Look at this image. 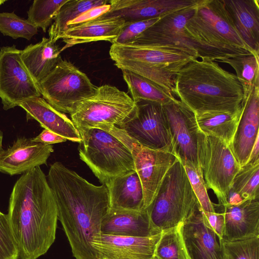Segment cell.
<instances>
[{
	"label": "cell",
	"mask_w": 259,
	"mask_h": 259,
	"mask_svg": "<svg viewBox=\"0 0 259 259\" xmlns=\"http://www.w3.org/2000/svg\"><path fill=\"white\" fill-rule=\"evenodd\" d=\"M7 216L19 259H37L48 251L55 240L58 220L54 198L40 166L23 174L15 183Z\"/></svg>",
	"instance_id": "2"
},
{
	"label": "cell",
	"mask_w": 259,
	"mask_h": 259,
	"mask_svg": "<svg viewBox=\"0 0 259 259\" xmlns=\"http://www.w3.org/2000/svg\"><path fill=\"white\" fill-rule=\"evenodd\" d=\"M78 131L79 157L102 184L135 170L131 151L115 137L96 128Z\"/></svg>",
	"instance_id": "5"
},
{
	"label": "cell",
	"mask_w": 259,
	"mask_h": 259,
	"mask_svg": "<svg viewBox=\"0 0 259 259\" xmlns=\"http://www.w3.org/2000/svg\"><path fill=\"white\" fill-rule=\"evenodd\" d=\"M185 31L191 46L196 51L198 58L202 59L215 62L223 59L252 54L216 38L193 16L186 24Z\"/></svg>",
	"instance_id": "22"
},
{
	"label": "cell",
	"mask_w": 259,
	"mask_h": 259,
	"mask_svg": "<svg viewBox=\"0 0 259 259\" xmlns=\"http://www.w3.org/2000/svg\"><path fill=\"white\" fill-rule=\"evenodd\" d=\"M101 232L106 235L139 237L157 234L151 225L148 207L140 211L110 209L102 222Z\"/></svg>",
	"instance_id": "24"
},
{
	"label": "cell",
	"mask_w": 259,
	"mask_h": 259,
	"mask_svg": "<svg viewBox=\"0 0 259 259\" xmlns=\"http://www.w3.org/2000/svg\"><path fill=\"white\" fill-rule=\"evenodd\" d=\"M198 157L207 188L216 195L219 205H227L233 180L241 167L229 146L219 138L201 132Z\"/></svg>",
	"instance_id": "8"
},
{
	"label": "cell",
	"mask_w": 259,
	"mask_h": 259,
	"mask_svg": "<svg viewBox=\"0 0 259 259\" xmlns=\"http://www.w3.org/2000/svg\"><path fill=\"white\" fill-rule=\"evenodd\" d=\"M106 0H68L60 8L51 25L49 38L56 41L67 29V23L85 11L92 8L107 4Z\"/></svg>",
	"instance_id": "32"
},
{
	"label": "cell",
	"mask_w": 259,
	"mask_h": 259,
	"mask_svg": "<svg viewBox=\"0 0 259 259\" xmlns=\"http://www.w3.org/2000/svg\"><path fill=\"white\" fill-rule=\"evenodd\" d=\"M223 208L225 226L222 241L259 237L258 199L228 203Z\"/></svg>",
	"instance_id": "19"
},
{
	"label": "cell",
	"mask_w": 259,
	"mask_h": 259,
	"mask_svg": "<svg viewBox=\"0 0 259 259\" xmlns=\"http://www.w3.org/2000/svg\"><path fill=\"white\" fill-rule=\"evenodd\" d=\"M240 37L259 56L258 0H223Z\"/></svg>",
	"instance_id": "26"
},
{
	"label": "cell",
	"mask_w": 259,
	"mask_h": 259,
	"mask_svg": "<svg viewBox=\"0 0 259 259\" xmlns=\"http://www.w3.org/2000/svg\"><path fill=\"white\" fill-rule=\"evenodd\" d=\"M242 111L243 104L240 109L235 111L210 112L195 114L201 133L219 138L229 146Z\"/></svg>",
	"instance_id": "29"
},
{
	"label": "cell",
	"mask_w": 259,
	"mask_h": 259,
	"mask_svg": "<svg viewBox=\"0 0 259 259\" xmlns=\"http://www.w3.org/2000/svg\"><path fill=\"white\" fill-rule=\"evenodd\" d=\"M200 0H110L109 11L100 18L118 17L125 23L162 17L197 5Z\"/></svg>",
	"instance_id": "16"
},
{
	"label": "cell",
	"mask_w": 259,
	"mask_h": 259,
	"mask_svg": "<svg viewBox=\"0 0 259 259\" xmlns=\"http://www.w3.org/2000/svg\"><path fill=\"white\" fill-rule=\"evenodd\" d=\"M161 17L126 22L112 44H128L138 37L147 29L157 22Z\"/></svg>",
	"instance_id": "41"
},
{
	"label": "cell",
	"mask_w": 259,
	"mask_h": 259,
	"mask_svg": "<svg viewBox=\"0 0 259 259\" xmlns=\"http://www.w3.org/2000/svg\"><path fill=\"white\" fill-rule=\"evenodd\" d=\"M259 162L247 163L240 167L235 176L229 198L236 196L239 201L259 198Z\"/></svg>",
	"instance_id": "33"
},
{
	"label": "cell",
	"mask_w": 259,
	"mask_h": 259,
	"mask_svg": "<svg viewBox=\"0 0 259 259\" xmlns=\"http://www.w3.org/2000/svg\"><path fill=\"white\" fill-rule=\"evenodd\" d=\"M38 88L52 107L70 114L82 101L93 96L98 87L73 64L62 59L38 84Z\"/></svg>",
	"instance_id": "7"
},
{
	"label": "cell",
	"mask_w": 259,
	"mask_h": 259,
	"mask_svg": "<svg viewBox=\"0 0 259 259\" xmlns=\"http://www.w3.org/2000/svg\"><path fill=\"white\" fill-rule=\"evenodd\" d=\"M19 248L7 214L0 211V259H19Z\"/></svg>",
	"instance_id": "40"
},
{
	"label": "cell",
	"mask_w": 259,
	"mask_h": 259,
	"mask_svg": "<svg viewBox=\"0 0 259 259\" xmlns=\"http://www.w3.org/2000/svg\"><path fill=\"white\" fill-rule=\"evenodd\" d=\"M135 170L141 181L144 193V207L153 201L168 170L178 160L171 152L151 149L137 142L132 150Z\"/></svg>",
	"instance_id": "13"
},
{
	"label": "cell",
	"mask_w": 259,
	"mask_h": 259,
	"mask_svg": "<svg viewBox=\"0 0 259 259\" xmlns=\"http://www.w3.org/2000/svg\"><path fill=\"white\" fill-rule=\"evenodd\" d=\"M37 31V27L14 12L0 13V32L4 35L30 40Z\"/></svg>",
	"instance_id": "37"
},
{
	"label": "cell",
	"mask_w": 259,
	"mask_h": 259,
	"mask_svg": "<svg viewBox=\"0 0 259 259\" xmlns=\"http://www.w3.org/2000/svg\"><path fill=\"white\" fill-rule=\"evenodd\" d=\"M182 224L161 231L155 250L156 258L190 259L183 239Z\"/></svg>",
	"instance_id": "34"
},
{
	"label": "cell",
	"mask_w": 259,
	"mask_h": 259,
	"mask_svg": "<svg viewBox=\"0 0 259 259\" xmlns=\"http://www.w3.org/2000/svg\"><path fill=\"white\" fill-rule=\"evenodd\" d=\"M198 203L185 168L178 160L167 172L148 207L153 231L158 234L183 223Z\"/></svg>",
	"instance_id": "4"
},
{
	"label": "cell",
	"mask_w": 259,
	"mask_h": 259,
	"mask_svg": "<svg viewBox=\"0 0 259 259\" xmlns=\"http://www.w3.org/2000/svg\"><path fill=\"white\" fill-rule=\"evenodd\" d=\"M111 59L116 61H130L156 67L176 75L192 59L198 58L195 51L167 46H141L112 44Z\"/></svg>",
	"instance_id": "11"
},
{
	"label": "cell",
	"mask_w": 259,
	"mask_h": 259,
	"mask_svg": "<svg viewBox=\"0 0 259 259\" xmlns=\"http://www.w3.org/2000/svg\"><path fill=\"white\" fill-rule=\"evenodd\" d=\"M243 111L232 140L229 146L240 166L245 165L259 136V88L242 103Z\"/></svg>",
	"instance_id": "20"
},
{
	"label": "cell",
	"mask_w": 259,
	"mask_h": 259,
	"mask_svg": "<svg viewBox=\"0 0 259 259\" xmlns=\"http://www.w3.org/2000/svg\"><path fill=\"white\" fill-rule=\"evenodd\" d=\"M223 259H232L230 255L224 249V258Z\"/></svg>",
	"instance_id": "46"
},
{
	"label": "cell",
	"mask_w": 259,
	"mask_h": 259,
	"mask_svg": "<svg viewBox=\"0 0 259 259\" xmlns=\"http://www.w3.org/2000/svg\"><path fill=\"white\" fill-rule=\"evenodd\" d=\"M121 70L132 99L135 103L140 100H145L164 105L178 100L150 80L128 70Z\"/></svg>",
	"instance_id": "30"
},
{
	"label": "cell",
	"mask_w": 259,
	"mask_h": 259,
	"mask_svg": "<svg viewBox=\"0 0 259 259\" xmlns=\"http://www.w3.org/2000/svg\"><path fill=\"white\" fill-rule=\"evenodd\" d=\"M19 106L25 111L27 120H35L44 129L63 137L67 140L81 142L79 132L72 120L64 113L55 109L43 98H30L21 103Z\"/></svg>",
	"instance_id": "23"
},
{
	"label": "cell",
	"mask_w": 259,
	"mask_h": 259,
	"mask_svg": "<svg viewBox=\"0 0 259 259\" xmlns=\"http://www.w3.org/2000/svg\"><path fill=\"white\" fill-rule=\"evenodd\" d=\"M193 192L204 212H215V204L209 198L201 167L191 163L183 164Z\"/></svg>",
	"instance_id": "38"
},
{
	"label": "cell",
	"mask_w": 259,
	"mask_h": 259,
	"mask_svg": "<svg viewBox=\"0 0 259 259\" xmlns=\"http://www.w3.org/2000/svg\"><path fill=\"white\" fill-rule=\"evenodd\" d=\"M53 152L52 145L35 142L32 138H19L0 152V171L11 176L23 174L46 164Z\"/></svg>",
	"instance_id": "18"
},
{
	"label": "cell",
	"mask_w": 259,
	"mask_h": 259,
	"mask_svg": "<svg viewBox=\"0 0 259 259\" xmlns=\"http://www.w3.org/2000/svg\"><path fill=\"white\" fill-rule=\"evenodd\" d=\"M161 234L145 237L101 234L92 246L99 259H152Z\"/></svg>",
	"instance_id": "17"
},
{
	"label": "cell",
	"mask_w": 259,
	"mask_h": 259,
	"mask_svg": "<svg viewBox=\"0 0 259 259\" xmlns=\"http://www.w3.org/2000/svg\"><path fill=\"white\" fill-rule=\"evenodd\" d=\"M136 104L125 92L105 84L96 93L82 101L70 114L77 130L89 128L102 129L119 127L135 113Z\"/></svg>",
	"instance_id": "6"
},
{
	"label": "cell",
	"mask_w": 259,
	"mask_h": 259,
	"mask_svg": "<svg viewBox=\"0 0 259 259\" xmlns=\"http://www.w3.org/2000/svg\"><path fill=\"white\" fill-rule=\"evenodd\" d=\"M2 141H3V133L0 131V152L3 150V147H2Z\"/></svg>",
	"instance_id": "47"
},
{
	"label": "cell",
	"mask_w": 259,
	"mask_h": 259,
	"mask_svg": "<svg viewBox=\"0 0 259 259\" xmlns=\"http://www.w3.org/2000/svg\"><path fill=\"white\" fill-rule=\"evenodd\" d=\"M47 179L73 256L99 259L92 244L100 239L110 210L107 187L90 183L60 162L51 165Z\"/></svg>",
	"instance_id": "1"
},
{
	"label": "cell",
	"mask_w": 259,
	"mask_h": 259,
	"mask_svg": "<svg viewBox=\"0 0 259 259\" xmlns=\"http://www.w3.org/2000/svg\"><path fill=\"white\" fill-rule=\"evenodd\" d=\"M259 162V138L256 140L247 163ZM246 163V164H247Z\"/></svg>",
	"instance_id": "45"
},
{
	"label": "cell",
	"mask_w": 259,
	"mask_h": 259,
	"mask_svg": "<svg viewBox=\"0 0 259 259\" xmlns=\"http://www.w3.org/2000/svg\"><path fill=\"white\" fill-rule=\"evenodd\" d=\"M68 0H34L27 11V20L44 32Z\"/></svg>",
	"instance_id": "36"
},
{
	"label": "cell",
	"mask_w": 259,
	"mask_h": 259,
	"mask_svg": "<svg viewBox=\"0 0 259 259\" xmlns=\"http://www.w3.org/2000/svg\"><path fill=\"white\" fill-rule=\"evenodd\" d=\"M174 95L195 114L235 111L243 99L236 75L205 59H192L177 73Z\"/></svg>",
	"instance_id": "3"
},
{
	"label": "cell",
	"mask_w": 259,
	"mask_h": 259,
	"mask_svg": "<svg viewBox=\"0 0 259 259\" xmlns=\"http://www.w3.org/2000/svg\"><path fill=\"white\" fill-rule=\"evenodd\" d=\"M152 259H158L157 258H156L155 256H154V257L152 258Z\"/></svg>",
	"instance_id": "49"
},
{
	"label": "cell",
	"mask_w": 259,
	"mask_h": 259,
	"mask_svg": "<svg viewBox=\"0 0 259 259\" xmlns=\"http://www.w3.org/2000/svg\"><path fill=\"white\" fill-rule=\"evenodd\" d=\"M222 244L232 259H259V237Z\"/></svg>",
	"instance_id": "39"
},
{
	"label": "cell",
	"mask_w": 259,
	"mask_h": 259,
	"mask_svg": "<svg viewBox=\"0 0 259 259\" xmlns=\"http://www.w3.org/2000/svg\"><path fill=\"white\" fill-rule=\"evenodd\" d=\"M220 62L229 64L235 70L243 91L242 103L253 90L259 88V56L251 54L223 59Z\"/></svg>",
	"instance_id": "31"
},
{
	"label": "cell",
	"mask_w": 259,
	"mask_h": 259,
	"mask_svg": "<svg viewBox=\"0 0 259 259\" xmlns=\"http://www.w3.org/2000/svg\"><path fill=\"white\" fill-rule=\"evenodd\" d=\"M105 185L108 190L110 209H145L142 185L135 170L112 179Z\"/></svg>",
	"instance_id": "28"
},
{
	"label": "cell",
	"mask_w": 259,
	"mask_h": 259,
	"mask_svg": "<svg viewBox=\"0 0 259 259\" xmlns=\"http://www.w3.org/2000/svg\"><path fill=\"white\" fill-rule=\"evenodd\" d=\"M32 139L35 142L45 145L60 143L67 140L65 138L46 129H44L38 135Z\"/></svg>",
	"instance_id": "44"
},
{
	"label": "cell",
	"mask_w": 259,
	"mask_h": 259,
	"mask_svg": "<svg viewBox=\"0 0 259 259\" xmlns=\"http://www.w3.org/2000/svg\"><path fill=\"white\" fill-rule=\"evenodd\" d=\"M182 231L190 259H223L222 241L208 225L199 203L183 222Z\"/></svg>",
	"instance_id": "15"
},
{
	"label": "cell",
	"mask_w": 259,
	"mask_h": 259,
	"mask_svg": "<svg viewBox=\"0 0 259 259\" xmlns=\"http://www.w3.org/2000/svg\"><path fill=\"white\" fill-rule=\"evenodd\" d=\"M202 213L208 225L216 234L220 241H222L225 226L224 209L220 212H207L202 210Z\"/></svg>",
	"instance_id": "43"
},
{
	"label": "cell",
	"mask_w": 259,
	"mask_h": 259,
	"mask_svg": "<svg viewBox=\"0 0 259 259\" xmlns=\"http://www.w3.org/2000/svg\"><path fill=\"white\" fill-rule=\"evenodd\" d=\"M110 9L109 4L89 9L67 23V27L97 19L108 12Z\"/></svg>",
	"instance_id": "42"
},
{
	"label": "cell",
	"mask_w": 259,
	"mask_h": 259,
	"mask_svg": "<svg viewBox=\"0 0 259 259\" xmlns=\"http://www.w3.org/2000/svg\"><path fill=\"white\" fill-rule=\"evenodd\" d=\"M136 104L134 115L118 127L143 146L172 152V139L163 106L145 100Z\"/></svg>",
	"instance_id": "9"
},
{
	"label": "cell",
	"mask_w": 259,
	"mask_h": 259,
	"mask_svg": "<svg viewBox=\"0 0 259 259\" xmlns=\"http://www.w3.org/2000/svg\"><path fill=\"white\" fill-rule=\"evenodd\" d=\"M114 64L121 70H128L150 80L175 96L176 75L153 66L137 62L116 61L114 62Z\"/></svg>",
	"instance_id": "35"
},
{
	"label": "cell",
	"mask_w": 259,
	"mask_h": 259,
	"mask_svg": "<svg viewBox=\"0 0 259 259\" xmlns=\"http://www.w3.org/2000/svg\"><path fill=\"white\" fill-rule=\"evenodd\" d=\"M125 21L118 17L98 18L69 26L61 35L65 45L62 51L73 46L101 40L112 43L119 33Z\"/></svg>",
	"instance_id": "25"
},
{
	"label": "cell",
	"mask_w": 259,
	"mask_h": 259,
	"mask_svg": "<svg viewBox=\"0 0 259 259\" xmlns=\"http://www.w3.org/2000/svg\"><path fill=\"white\" fill-rule=\"evenodd\" d=\"M163 106L170 128L173 153L182 164L191 163L200 167L198 146L201 131L195 113L178 100Z\"/></svg>",
	"instance_id": "12"
},
{
	"label": "cell",
	"mask_w": 259,
	"mask_h": 259,
	"mask_svg": "<svg viewBox=\"0 0 259 259\" xmlns=\"http://www.w3.org/2000/svg\"><path fill=\"white\" fill-rule=\"evenodd\" d=\"M6 2V0H0V6Z\"/></svg>",
	"instance_id": "48"
},
{
	"label": "cell",
	"mask_w": 259,
	"mask_h": 259,
	"mask_svg": "<svg viewBox=\"0 0 259 259\" xmlns=\"http://www.w3.org/2000/svg\"><path fill=\"white\" fill-rule=\"evenodd\" d=\"M15 45L0 48V98L5 110L40 97L38 85L25 66Z\"/></svg>",
	"instance_id": "10"
},
{
	"label": "cell",
	"mask_w": 259,
	"mask_h": 259,
	"mask_svg": "<svg viewBox=\"0 0 259 259\" xmlns=\"http://www.w3.org/2000/svg\"><path fill=\"white\" fill-rule=\"evenodd\" d=\"M197 5L161 17L127 45L167 46L196 52L189 42L185 26L194 14Z\"/></svg>",
	"instance_id": "14"
},
{
	"label": "cell",
	"mask_w": 259,
	"mask_h": 259,
	"mask_svg": "<svg viewBox=\"0 0 259 259\" xmlns=\"http://www.w3.org/2000/svg\"><path fill=\"white\" fill-rule=\"evenodd\" d=\"M193 16L215 37L253 54L240 37L223 0H200Z\"/></svg>",
	"instance_id": "21"
},
{
	"label": "cell",
	"mask_w": 259,
	"mask_h": 259,
	"mask_svg": "<svg viewBox=\"0 0 259 259\" xmlns=\"http://www.w3.org/2000/svg\"><path fill=\"white\" fill-rule=\"evenodd\" d=\"M61 52L56 42L45 37L39 42L30 44L21 50L22 60L38 85L62 60Z\"/></svg>",
	"instance_id": "27"
}]
</instances>
